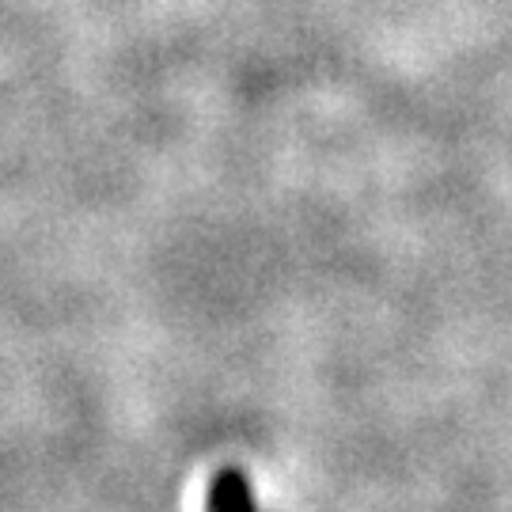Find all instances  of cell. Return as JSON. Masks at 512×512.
Instances as JSON below:
<instances>
[{
	"instance_id": "6da1fadb",
	"label": "cell",
	"mask_w": 512,
	"mask_h": 512,
	"mask_svg": "<svg viewBox=\"0 0 512 512\" xmlns=\"http://www.w3.org/2000/svg\"><path fill=\"white\" fill-rule=\"evenodd\" d=\"M209 512H258L255 490H251L243 471L228 467V471L213 475V482H209Z\"/></svg>"
}]
</instances>
